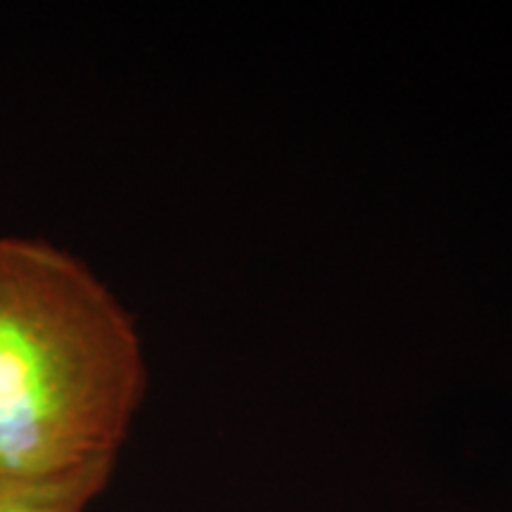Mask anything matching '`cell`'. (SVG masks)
I'll use <instances>...</instances> for the list:
<instances>
[{
	"label": "cell",
	"instance_id": "6da1fadb",
	"mask_svg": "<svg viewBox=\"0 0 512 512\" xmlns=\"http://www.w3.org/2000/svg\"><path fill=\"white\" fill-rule=\"evenodd\" d=\"M145 394L131 313L43 238H0V482L117 463Z\"/></svg>",
	"mask_w": 512,
	"mask_h": 512
},
{
	"label": "cell",
	"instance_id": "7a4b0ae2",
	"mask_svg": "<svg viewBox=\"0 0 512 512\" xmlns=\"http://www.w3.org/2000/svg\"><path fill=\"white\" fill-rule=\"evenodd\" d=\"M117 463H98L69 475L31 482H0V512H86Z\"/></svg>",
	"mask_w": 512,
	"mask_h": 512
}]
</instances>
